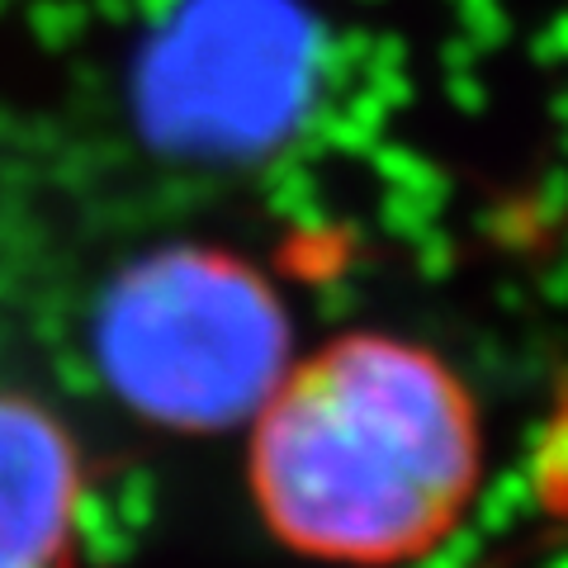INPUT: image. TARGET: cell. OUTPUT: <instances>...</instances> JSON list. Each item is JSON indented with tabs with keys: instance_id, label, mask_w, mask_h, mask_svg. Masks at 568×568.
<instances>
[{
	"instance_id": "6da1fadb",
	"label": "cell",
	"mask_w": 568,
	"mask_h": 568,
	"mask_svg": "<svg viewBox=\"0 0 568 568\" xmlns=\"http://www.w3.org/2000/svg\"><path fill=\"white\" fill-rule=\"evenodd\" d=\"M484 474L465 379L403 336L351 332L298 355L246 426V484L265 530L342 568L422 559Z\"/></svg>"
},
{
	"instance_id": "7a4b0ae2",
	"label": "cell",
	"mask_w": 568,
	"mask_h": 568,
	"mask_svg": "<svg viewBox=\"0 0 568 568\" xmlns=\"http://www.w3.org/2000/svg\"><path fill=\"white\" fill-rule=\"evenodd\" d=\"M91 346L104 388L171 432L252 426L298 361L271 280L213 246H162L123 265Z\"/></svg>"
},
{
	"instance_id": "3957f363",
	"label": "cell",
	"mask_w": 568,
	"mask_h": 568,
	"mask_svg": "<svg viewBox=\"0 0 568 568\" xmlns=\"http://www.w3.org/2000/svg\"><path fill=\"white\" fill-rule=\"evenodd\" d=\"M85 459L48 403L0 388V568H67L77 549Z\"/></svg>"
}]
</instances>
